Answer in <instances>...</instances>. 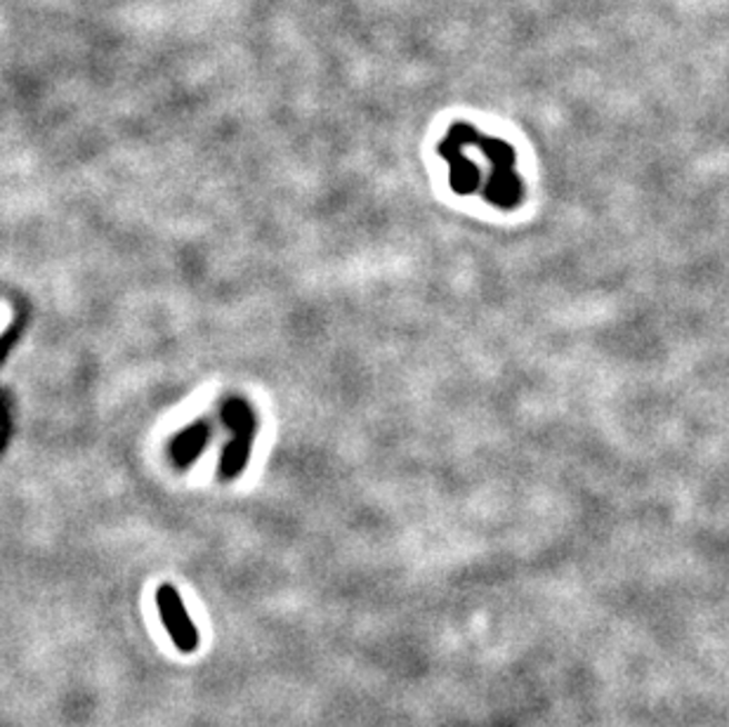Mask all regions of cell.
Returning <instances> with one entry per match:
<instances>
[{"mask_svg":"<svg viewBox=\"0 0 729 727\" xmlns=\"http://www.w3.org/2000/svg\"><path fill=\"white\" fill-rule=\"evenodd\" d=\"M472 142L479 149V155L489 161V173L482 187V197L491 206L503 210H512L520 206L525 199V187L515 170V149L508 142L482 136V132L477 130H472Z\"/></svg>","mask_w":729,"mask_h":727,"instance_id":"cell-1","label":"cell"},{"mask_svg":"<svg viewBox=\"0 0 729 727\" xmlns=\"http://www.w3.org/2000/svg\"><path fill=\"white\" fill-rule=\"evenodd\" d=\"M157 602H159L161 619L168 628L172 643H176L182 653H191V649H194L199 643V636H197V628H194V624H191L178 592L170 586H163L157 592Z\"/></svg>","mask_w":729,"mask_h":727,"instance_id":"cell-2","label":"cell"}]
</instances>
